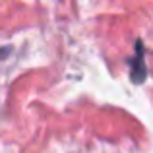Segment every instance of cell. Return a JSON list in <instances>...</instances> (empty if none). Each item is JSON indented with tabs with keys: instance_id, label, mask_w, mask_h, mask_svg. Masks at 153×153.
Wrapping results in <instances>:
<instances>
[{
	"instance_id": "cell-1",
	"label": "cell",
	"mask_w": 153,
	"mask_h": 153,
	"mask_svg": "<svg viewBox=\"0 0 153 153\" xmlns=\"http://www.w3.org/2000/svg\"><path fill=\"white\" fill-rule=\"evenodd\" d=\"M147 76L146 60H143V43L136 41V54L134 58H130V78L134 83H143Z\"/></svg>"
}]
</instances>
